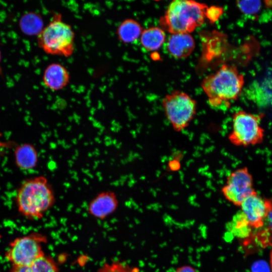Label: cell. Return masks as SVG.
<instances>
[{
  "instance_id": "cell-1",
  "label": "cell",
  "mask_w": 272,
  "mask_h": 272,
  "mask_svg": "<svg viewBox=\"0 0 272 272\" xmlns=\"http://www.w3.org/2000/svg\"><path fill=\"white\" fill-rule=\"evenodd\" d=\"M55 202L52 185L44 176L24 180L17 189L16 202L19 212L31 220L41 219Z\"/></svg>"
},
{
  "instance_id": "cell-2",
  "label": "cell",
  "mask_w": 272,
  "mask_h": 272,
  "mask_svg": "<svg viewBox=\"0 0 272 272\" xmlns=\"http://www.w3.org/2000/svg\"><path fill=\"white\" fill-rule=\"evenodd\" d=\"M244 84V76L236 66L224 64L215 73L206 76L201 85L212 106L229 107L231 102L240 95Z\"/></svg>"
},
{
  "instance_id": "cell-3",
  "label": "cell",
  "mask_w": 272,
  "mask_h": 272,
  "mask_svg": "<svg viewBox=\"0 0 272 272\" xmlns=\"http://www.w3.org/2000/svg\"><path fill=\"white\" fill-rule=\"evenodd\" d=\"M207 8L206 4L194 1H173L159 23L163 30L171 34L190 33L203 23Z\"/></svg>"
},
{
  "instance_id": "cell-4",
  "label": "cell",
  "mask_w": 272,
  "mask_h": 272,
  "mask_svg": "<svg viewBox=\"0 0 272 272\" xmlns=\"http://www.w3.org/2000/svg\"><path fill=\"white\" fill-rule=\"evenodd\" d=\"M75 37L72 27L55 14L37 36V43L48 54L69 57L74 51Z\"/></svg>"
},
{
  "instance_id": "cell-5",
  "label": "cell",
  "mask_w": 272,
  "mask_h": 272,
  "mask_svg": "<svg viewBox=\"0 0 272 272\" xmlns=\"http://www.w3.org/2000/svg\"><path fill=\"white\" fill-rule=\"evenodd\" d=\"M262 114L243 110L235 112L232 116V128L228 138L230 142L238 147H248L260 144L264 131L261 126Z\"/></svg>"
},
{
  "instance_id": "cell-6",
  "label": "cell",
  "mask_w": 272,
  "mask_h": 272,
  "mask_svg": "<svg viewBox=\"0 0 272 272\" xmlns=\"http://www.w3.org/2000/svg\"><path fill=\"white\" fill-rule=\"evenodd\" d=\"M196 102L187 94L174 91L162 100V106L173 129L179 132L187 127L196 113Z\"/></svg>"
},
{
  "instance_id": "cell-7",
  "label": "cell",
  "mask_w": 272,
  "mask_h": 272,
  "mask_svg": "<svg viewBox=\"0 0 272 272\" xmlns=\"http://www.w3.org/2000/svg\"><path fill=\"white\" fill-rule=\"evenodd\" d=\"M47 241V237L38 232L16 238L10 243L5 258L12 266L30 264L45 254L42 245Z\"/></svg>"
},
{
  "instance_id": "cell-8",
  "label": "cell",
  "mask_w": 272,
  "mask_h": 272,
  "mask_svg": "<svg viewBox=\"0 0 272 272\" xmlns=\"http://www.w3.org/2000/svg\"><path fill=\"white\" fill-rule=\"evenodd\" d=\"M255 190L252 175L246 167L236 169L227 177L221 191L224 197L234 205L240 207L242 202Z\"/></svg>"
},
{
  "instance_id": "cell-9",
  "label": "cell",
  "mask_w": 272,
  "mask_h": 272,
  "mask_svg": "<svg viewBox=\"0 0 272 272\" xmlns=\"http://www.w3.org/2000/svg\"><path fill=\"white\" fill-rule=\"evenodd\" d=\"M240 207L253 229H259L264 225L268 213L266 199L261 197L256 191L246 198Z\"/></svg>"
},
{
  "instance_id": "cell-10",
  "label": "cell",
  "mask_w": 272,
  "mask_h": 272,
  "mask_svg": "<svg viewBox=\"0 0 272 272\" xmlns=\"http://www.w3.org/2000/svg\"><path fill=\"white\" fill-rule=\"evenodd\" d=\"M118 205V198L115 192L112 190L102 191L90 200L87 211L92 217L102 220L114 213Z\"/></svg>"
},
{
  "instance_id": "cell-11",
  "label": "cell",
  "mask_w": 272,
  "mask_h": 272,
  "mask_svg": "<svg viewBox=\"0 0 272 272\" xmlns=\"http://www.w3.org/2000/svg\"><path fill=\"white\" fill-rule=\"evenodd\" d=\"M169 53L177 58H183L189 56L195 48V41L189 33L171 34L167 43Z\"/></svg>"
},
{
  "instance_id": "cell-12",
  "label": "cell",
  "mask_w": 272,
  "mask_h": 272,
  "mask_svg": "<svg viewBox=\"0 0 272 272\" xmlns=\"http://www.w3.org/2000/svg\"><path fill=\"white\" fill-rule=\"evenodd\" d=\"M70 74L63 65L52 63L45 69L43 75L44 85L52 91H58L65 87L70 82Z\"/></svg>"
},
{
  "instance_id": "cell-13",
  "label": "cell",
  "mask_w": 272,
  "mask_h": 272,
  "mask_svg": "<svg viewBox=\"0 0 272 272\" xmlns=\"http://www.w3.org/2000/svg\"><path fill=\"white\" fill-rule=\"evenodd\" d=\"M16 165L22 170L34 169L38 161V154L36 148L29 143H24L17 147L14 151Z\"/></svg>"
},
{
  "instance_id": "cell-14",
  "label": "cell",
  "mask_w": 272,
  "mask_h": 272,
  "mask_svg": "<svg viewBox=\"0 0 272 272\" xmlns=\"http://www.w3.org/2000/svg\"><path fill=\"white\" fill-rule=\"evenodd\" d=\"M143 31L141 24L134 19L129 18L123 21L116 31L117 38L122 43L128 44L140 37Z\"/></svg>"
},
{
  "instance_id": "cell-15",
  "label": "cell",
  "mask_w": 272,
  "mask_h": 272,
  "mask_svg": "<svg viewBox=\"0 0 272 272\" xmlns=\"http://www.w3.org/2000/svg\"><path fill=\"white\" fill-rule=\"evenodd\" d=\"M10 272H59L54 259L44 254L30 264L12 266Z\"/></svg>"
},
{
  "instance_id": "cell-16",
  "label": "cell",
  "mask_w": 272,
  "mask_h": 272,
  "mask_svg": "<svg viewBox=\"0 0 272 272\" xmlns=\"http://www.w3.org/2000/svg\"><path fill=\"white\" fill-rule=\"evenodd\" d=\"M226 227L230 234L240 239L250 237L253 229L241 210L233 215L232 219L227 223Z\"/></svg>"
},
{
  "instance_id": "cell-17",
  "label": "cell",
  "mask_w": 272,
  "mask_h": 272,
  "mask_svg": "<svg viewBox=\"0 0 272 272\" xmlns=\"http://www.w3.org/2000/svg\"><path fill=\"white\" fill-rule=\"evenodd\" d=\"M165 38L164 30L159 27H152L143 31L140 40L145 49L148 51H155L160 48Z\"/></svg>"
},
{
  "instance_id": "cell-18",
  "label": "cell",
  "mask_w": 272,
  "mask_h": 272,
  "mask_svg": "<svg viewBox=\"0 0 272 272\" xmlns=\"http://www.w3.org/2000/svg\"><path fill=\"white\" fill-rule=\"evenodd\" d=\"M19 26L22 32L26 35L38 36L44 28V23L39 14L28 12L22 16Z\"/></svg>"
},
{
  "instance_id": "cell-19",
  "label": "cell",
  "mask_w": 272,
  "mask_h": 272,
  "mask_svg": "<svg viewBox=\"0 0 272 272\" xmlns=\"http://www.w3.org/2000/svg\"><path fill=\"white\" fill-rule=\"evenodd\" d=\"M236 5L242 13L250 16L258 13L262 7V3L260 1H237Z\"/></svg>"
},
{
  "instance_id": "cell-20",
  "label": "cell",
  "mask_w": 272,
  "mask_h": 272,
  "mask_svg": "<svg viewBox=\"0 0 272 272\" xmlns=\"http://www.w3.org/2000/svg\"><path fill=\"white\" fill-rule=\"evenodd\" d=\"M223 13V8L217 6H211L207 9L205 16L211 23L217 21Z\"/></svg>"
},
{
  "instance_id": "cell-21",
  "label": "cell",
  "mask_w": 272,
  "mask_h": 272,
  "mask_svg": "<svg viewBox=\"0 0 272 272\" xmlns=\"http://www.w3.org/2000/svg\"><path fill=\"white\" fill-rule=\"evenodd\" d=\"M266 202L268 213L265 223H267L269 229L272 231V197L266 199Z\"/></svg>"
},
{
  "instance_id": "cell-22",
  "label": "cell",
  "mask_w": 272,
  "mask_h": 272,
  "mask_svg": "<svg viewBox=\"0 0 272 272\" xmlns=\"http://www.w3.org/2000/svg\"><path fill=\"white\" fill-rule=\"evenodd\" d=\"M174 272H198V271L191 265H185L178 267Z\"/></svg>"
},
{
  "instance_id": "cell-23",
  "label": "cell",
  "mask_w": 272,
  "mask_h": 272,
  "mask_svg": "<svg viewBox=\"0 0 272 272\" xmlns=\"http://www.w3.org/2000/svg\"><path fill=\"white\" fill-rule=\"evenodd\" d=\"M169 167L172 170H176L180 167V164L178 163V162L177 160L172 161L169 163Z\"/></svg>"
},
{
  "instance_id": "cell-24",
  "label": "cell",
  "mask_w": 272,
  "mask_h": 272,
  "mask_svg": "<svg viewBox=\"0 0 272 272\" xmlns=\"http://www.w3.org/2000/svg\"><path fill=\"white\" fill-rule=\"evenodd\" d=\"M269 263L270 266L271 270L272 271V249L270 252V256H269Z\"/></svg>"
},
{
  "instance_id": "cell-25",
  "label": "cell",
  "mask_w": 272,
  "mask_h": 272,
  "mask_svg": "<svg viewBox=\"0 0 272 272\" xmlns=\"http://www.w3.org/2000/svg\"><path fill=\"white\" fill-rule=\"evenodd\" d=\"M1 52L0 50V63H1Z\"/></svg>"
}]
</instances>
